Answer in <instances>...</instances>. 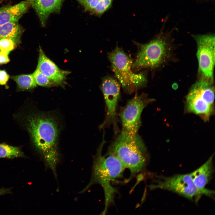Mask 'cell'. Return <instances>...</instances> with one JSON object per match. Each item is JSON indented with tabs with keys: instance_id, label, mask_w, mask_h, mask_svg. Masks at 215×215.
Segmentation results:
<instances>
[{
	"instance_id": "cell-1",
	"label": "cell",
	"mask_w": 215,
	"mask_h": 215,
	"mask_svg": "<svg viewBox=\"0 0 215 215\" xmlns=\"http://www.w3.org/2000/svg\"><path fill=\"white\" fill-rule=\"evenodd\" d=\"M59 122L57 115L50 112L31 111L24 118V126L33 146L42 156L46 167L52 170L56 178V167L60 158Z\"/></svg>"
},
{
	"instance_id": "cell-2",
	"label": "cell",
	"mask_w": 215,
	"mask_h": 215,
	"mask_svg": "<svg viewBox=\"0 0 215 215\" xmlns=\"http://www.w3.org/2000/svg\"><path fill=\"white\" fill-rule=\"evenodd\" d=\"M107 154L116 157L130 170L131 177L143 169L148 159L146 147L138 134L132 135L122 130L110 145Z\"/></svg>"
},
{
	"instance_id": "cell-3",
	"label": "cell",
	"mask_w": 215,
	"mask_h": 215,
	"mask_svg": "<svg viewBox=\"0 0 215 215\" xmlns=\"http://www.w3.org/2000/svg\"><path fill=\"white\" fill-rule=\"evenodd\" d=\"M105 141L103 140L93 158L91 178L87 188L94 184L100 185L104 190L105 207L103 214L106 213L109 205L113 201L116 192L110 184L113 179L122 176L125 168L115 156L110 154L102 155V150Z\"/></svg>"
},
{
	"instance_id": "cell-4",
	"label": "cell",
	"mask_w": 215,
	"mask_h": 215,
	"mask_svg": "<svg viewBox=\"0 0 215 215\" xmlns=\"http://www.w3.org/2000/svg\"><path fill=\"white\" fill-rule=\"evenodd\" d=\"M112 70L124 91L131 93L144 86L147 82L143 73H134L132 59L118 46L108 53Z\"/></svg>"
},
{
	"instance_id": "cell-5",
	"label": "cell",
	"mask_w": 215,
	"mask_h": 215,
	"mask_svg": "<svg viewBox=\"0 0 215 215\" xmlns=\"http://www.w3.org/2000/svg\"><path fill=\"white\" fill-rule=\"evenodd\" d=\"M133 69L156 68L165 63L171 54L172 47L167 36L160 35L149 42L139 45Z\"/></svg>"
},
{
	"instance_id": "cell-6",
	"label": "cell",
	"mask_w": 215,
	"mask_h": 215,
	"mask_svg": "<svg viewBox=\"0 0 215 215\" xmlns=\"http://www.w3.org/2000/svg\"><path fill=\"white\" fill-rule=\"evenodd\" d=\"M150 187L151 189L159 188L172 191L190 199L202 195L210 196L214 193V191L205 188L200 189L197 188L189 173L161 176Z\"/></svg>"
},
{
	"instance_id": "cell-7",
	"label": "cell",
	"mask_w": 215,
	"mask_h": 215,
	"mask_svg": "<svg viewBox=\"0 0 215 215\" xmlns=\"http://www.w3.org/2000/svg\"><path fill=\"white\" fill-rule=\"evenodd\" d=\"M154 101L142 93L136 94L121 108L119 116L122 130L132 135H136L141 125V115L144 108Z\"/></svg>"
},
{
	"instance_id": "cell-8",
	"label": "cell",
	"mask_w": 215,
	"mask_h": 215,
	"mask_svg": "<svg viewBox=\"0 0 215 215\" xmlns=\"http://www.w3.org/2000/svg\"><path fill=\"white\" fill-rule=\"evenodd\" d=\"M197 45L199 70L205 79L213 82L215 65L214 34L192 35Z\"/></svg>"
},
{
	"instance_id": "cell-9",
	"label": "cell",
	"mask_w": 215,
	"mask_h": 215,
	"mask_svg": "<svg viewBox=\"0 0 215 215\" xmlns=\"http://www.w3.org/2000/svg\"><path fill=\"white\" fill-rule=\"evenodd\" d=\"M101 88L105 101L106 113L103 122L100 125L102 129L113 125L115 134L119 132L116 109L120 96V85L114 78L106 76L102 80Z\"/></svg>"
},
{
	"instance_id": "cell-10",
	"label": "cell",
	"mask_w": 215,
	"mask_h": 215,
	"mask_svg": "<svg viewBox=\"0 0 215 215\" xmlns=\"http://www.w3.org/2000/svg\"><path fill=\"white\" fill-rule=\"evenodd\" d=\"M39 53L37 68L55 85H62L70 72L60 69L46 56L40 47Z\"/></svg>"
},
{
	"instance_id": "cell-11",
	"label": "cell",
	"mask_w": 215,
	"mask_h": 215,
	"mask_svg": "<svg viewBox=\"0 0 215 215\" xmlns=\"http://www.w3.org/2000/svg\"><path fill=\"white\" fill-rule=\"evenodd\" d=\"M187 110L190 112L208 119L213 112V107L202 98L196 83L191 87L186 98Z\"/></svg>"
},
{
	"instance_id": "cell-12",
	"label": "cell",
	"mask_w": 215,
	"mask_h": 215,
	"mask_svg": "<svg viewBox=\"0 0 215 215\" xmlns=\"http://www.w3.org/2000/svg\"><path fill=\"white\" fill-rule=\"evenodd\" d=\"M37 13L42 26H45L50 15L60 12L62 0H27Z\"/></svg>"
},
{
	"instance_id": "cell-13",
	"label": "cell",
	"mask_w": 215,
	"mask_h": 215,
	"mask_svg": "<svg viewBox=\"0 0 215 215\" xmlns=\"http://www.w3.org/2000/svg\"><path fill=\"white\" fill-rule=\"evenodd\" d=\"M30 6L29 1L26 0L13 5L0 8V24L18 22Z\"/></svg>"
},
{
	"instance_id": "cell-14",
	"label": "cell",
	"mask_w": 215,
	"mask_h": 215,
	"mask_svg": "<svg viewBox=\"0 0 215 215\" xmlns=\"http://www.w3.org/2000/svg\"><path fill=\"white\" fill-rule=\"evenodd\" d=\"M212 155L199 168L189 173L193 182L197 188H205L213 172Z\"/></svg>"
},
{
	"instance_id": "cell-15",
	"label": "cell",
	"mask_w": 215,
	"mask_h": 215,
	"mask_svg": "<svg viewBox=\"0 0 215 215\" xmlns=\"http://www.w3.org/2000/svg\"><path fill=\"white\" fill-rule=\"evenodd\" d=\"M23 32L22 27L17 22L0 24V39H10L13 40L16 45H19L21 42Z\"/></svg>"
},
{
	"instance_id": "cell-16",
	"label": "cell",
	"mask_w": 215,
	"mask_h": 215,
	"mask_svg": "<svg viewBox=\"0 0 215 215\" xmlns=\"http://www.w3.org/2000/svg\"><path fill=\"white\" fill-rule=\"evenodd\" d=\"M11 78L16 83L19 89L21 90H31L37 86L33 74L16 75Z\"/></svg>"
},
{
	"instance_id": "cell-17",
	"label": "cell",
	"mask_w": 215,
	"mask_h": 215,
	"mask_svg": "<svg viewBox=\"0 0 215 215\" xmlns=\"http://www.w3.org/2000/svg\"><path fill=\"white\" fill-rule=\"evenodd\" d=\"M24 156L23 153L19 147L0 144V158H13Z\"/></svg>"
},
{
	"instance_id": "cell-18",
	"label": "cell",
	"mask_w": 215,
	"mask_h": 215,
	"mask_svg": "<svg viewBox=\"0 0 215 215\" xmlns=\"http://www.w3.org/2000/svg\"><path fill=\"white\" fill-rule=\"evenodd\" d=\"M32 74L37 85L46 87H50L55 85L37 68Z\"/></svg>"
},
{
	"instance_id": "cell-19",
	"label": "cell",
	"mask_w": 215,
	"mask_h": 215,
	"mask_svg": "<svg viewBox=\"0 0 215 215\" xmlns=\"http://www.w3.org/2000/svg\"><path fill=\"white\" fill-rule=\"evenodd\" d=\"M113 0H100L97 6L91 13L97 16H101L110 7Z\"/></svg>"
},
{
	"instance_id": "cell-20",
	"label": "cell",
	"mask_w": 215,
	"mask_h": 215,
	"mask_svg": "<svg viewBox=\"0 0 215 215\" xmlns=\"http://www.w3.org/2000/svg\"><path fill=\"white\" fill-rule=\"evenodd\" d=\"M16 44L12 39L7 38L0 39V50L8 54L14 49Z\"/></svg>"
},
{
	"instance_id": "cell-21",
	"label": "cell",
	"mask_w": 215,
	"mask_h": 215,
	"mask_svg": "<svg viewBox=\"0 0 215 215\" xmlns=\"http://www.w3.org/2000/svg\"><path fill=\"white\" fill-rule=\"evenodd\" d=\"M84 7L85 10L92 13L100 0H76Z\"/></svg>"
},
{
	"instance_id": "cell-22",
	"label": "cell",
	"mask_w": 215,
	"mask_h": 215,
	"mask_svg": "<svg viewBox=\"0 0 215 215\" xmlns=\"http://www.w3.org/2000/svg\"><path fill=\"white\" fill-rule=\"evenodd\" d=\"M10 76L4 70H0V85L5 84L9 79Z\"/></svg>"
},
{
	"instance_id": "cell-23",
	"label": "cell",
	"mask_w": 215,
	"mask_h": 215,
	"mask_svg": "<svg viewBox=\"0 0 215 215\" xmlns=\"http://www.w3.org/2000/svg\"><path fill=\"white\" fill-rule=\"evenodd\" d=\"M8 54L7 53L0 51V64H5L10 61Z\"/></svg>"
},
{
	"instance_id": "cell-24",
	"label": "cell",
	"mask_w": 215,
	"mask_h": 215,
	"mask_svg": "<svg viewBox=\"0 0 215 215\" xmlns=\"http://www.w3.org/2000/svg\"><path fill=\"white\" fill-rule=\"evenodd\" d=\"M11 193V192L10 189L2 188L0 189V196Z\"/></svg>"
},
{
	"instance_id": "cell-25",
	"label": "cell",
	"mask_w": 215,
	"mask_h": 215,
	"mask_svg": "<svg viewBox=\"0 0 215 215\" xmlns=\"http://www.w3.org/2000/svg\"><path fill=\"white\" fill-rule=\"evenodd\" d=\"M63 0V1H64V0Z\"/></svg>"
}]
</instances>
